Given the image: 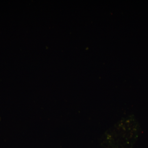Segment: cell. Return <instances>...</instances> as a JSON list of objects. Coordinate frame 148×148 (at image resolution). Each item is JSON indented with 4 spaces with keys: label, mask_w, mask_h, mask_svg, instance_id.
<instances>
[{
    "label": "cell",
    "mask_w": 148,
    "mask_h": 148,
    "mask_svg": "<svg viewBox=\"0 0 148 148\" xmlns=\"http://www.w3.org/2000/svg\"><path fill=\"white\" fill-rule=\"evenodd\" d=\"M140 126L133 115L122 118L102 134L101 144L106 148H132L138 138Z\"/></svg>",
    "instance_id": "6da1fadb"
}]
</instances>
